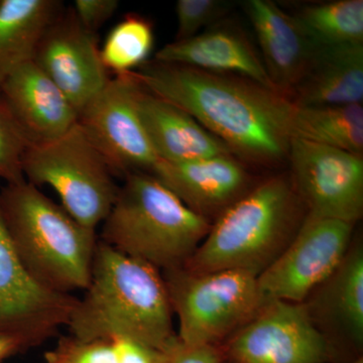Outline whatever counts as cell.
<instances>
[{
  "mask_svg": "<svg viewBox=\"0 0 363 363\" xmlns=\"http://www.w3.org/2000/svg\"><path fill=\"white\" fill-rule=\"evenodd\" d=\"M138 81L130 73L109 79L78 112V124L113 174L150 173L159 162L136 107Z\"/></svg>",
  "mask_w": 363,
  "mask_h": 363,
  "instance_id": "obj_11",
  "label": "cell"
},
{
  "mask_svg": "<svg viewBox=\"0 0 363 363\" xmlns=\"http://www.w3.org/2000/svg\"><path fill=\"white\" fill-rule=\"evenodd\" d=\"M307 214L290 175L269 177L212 223L182 267L193 274L240 269L259 277L290 245Z\"/></svg>",
  "mask_w": 363,
  "mask_h": 363,
  "instance_id": "obj_3",
  "label": "cell"
},
{
  "mask_svg": "<svg viewBox=\"0 0 363 363\" xmlns=\"http://www.w3.org/2000/svg\"><path fill=\"white\" fill-rule=\"evenodd\" d=\"M294 135L363 157L362 104L296 106Z\"/></svg>",
  "mask_w": 363,
  "mask_h": 363,
  "instance_id": "obj_22",
  "label": "cell"
},
{
  "mask_svg": "<svg viewBox=\"0 0 363 363\" xmlns=\"http://www.w3.org/2000/svg\"><path fill=\"white\" fill-rule=\"evenodd\" d=\"M292 16L317 45L363 44L362 0L317 2Z\"/></svg>",
  "mask_w": 363,
  "mask_h": 363,
  "instance_id": "obj_23",
  "label": "cell"
},
{
  "mask_svg": "<svg viewBox=\"0 0 363 363\" xmlns=\"http://www.w3.org/2000/svg\"><path fill=\"white\" fill-rule=\"evenodd\" d=\"M150 174L211 223L257 184L245 162L233 155L184 162L159 161Z\"/></svg>",
  "mask_w": 363,
  "mask_h": 363,
  "instance_id": "obj_14",
  "label": "cell"
},
{
  "mask_svg": "<svg viewBox=\"0 0 363 363\" xmlns=\"http://www.w3.org/2000/svg\"><path fill=\"white\" fill-rule=\"evenodd\" d=\"M28 351L25 345L16 339L0 337V363H4L20 353Z\"/></svg>",
  "mask_w": 363,
  "mask_h": 363,
  "instance_id": "obj_31",
  "label": "cell"
},
{
  "mask_svg": "<svg viewBox=\"0 0 363 363\" xmlns=\"http://www.w3.org/2000/svg\"><path fill=\"white\" fill-rule=\"evenodd\" d=\"M0 100L30 145L56 140L78 121L75 107L33 61L0 84Z\"/></svg>",
  "mask_w": 363,
  "mask_h": 363,
  "instance_id": "obj_16",
  "label": "cell"
},
{
  "mask_svg": "<svg viewBox=\"0 0 363 363\" xmlns=\"http://www.w3.org/2000/svg\"><path fill=\"white\" fill-rule=\"evenodd\" d=\"M0 2H1V0H0Z\"/></svg>",
  "mask_w": 363,
  "mask_h": 363,
  "instance_id": "obj_33",
  "label": "cell"
},
{
  "mask_svg": "<svg viewBox=\"0 0 363 363\" xmlns=\"http://www.w3.org/2000/svg\"><path fill=\"white\" fill-rule=\"evenodd\" d=\"M118 6L117 0H76L73 11L83 28L96 33L116 13Z\"/></svg>",
  "mask_w": 363,
  "mask_h": 363,
  "instance_id": "obj_29",
  "label": "cell"
},
{
  "mask_svg": "<svg viewBox=\"0 0 363 363\" xmlns=\"http://www.w3.org/2000/svg\"><path fill=\"white\" fill-rule=\"evenodd\" d=\"M116 352L117 363H162L164 351L155 350L128 338L111 339Z\"/></svg>",
  "mask_w": 363,
  "mask_h": 363,
  "instance_id": "obj_30",
  "label": "cell"
},
{
  "mask_svg": "<svg viewBox=\"0 0 363 363\" xmlns=\"http://www.w3.org/2000/svg\"><path fill=\"white\" fill-rule=\"evenodd\" d=\"M348 363H363V360H362V358H358V359L354 360V362H348Z\"/></svg>",
  "mask_w": 363,
  "mask_h": 363,
  "instance_id": "obj_32",
  "label": "cell"
},
{
  "mask_svg": "<svg viewBox=\"0 0 363 363\" xmlns=\"http://www.w3.org/2000/svg\"><path fill=\"white\" fill-rule=\"evenodd\" d=\"M28 145L23 131L0 100V181L11 184L25 179L23 161Z\"/></svg>",
  "mask_w": 363,
  "mask_h": 363,
  "instance_id": "obj_26",
  "label": "cell"
},
{
  "mask_svg": "<svg viewBox=\"0 0 363 363\" xmlns=\"http://www.w3.org/2000/svg\"><path fill=\"white\" fill-rule=\"evenodd\" d=\"M78 298L55 292L21 264L0 214V337L16 339L30 350L68 326Z\"/></svg>",
  "mask_w": 363,
  "mask_h": 363,
  "instance_id": "obj_12",
  "label": "cell"
},
{
  "mask_svg": "<svg viewBox=\"0 0 363 363\" xmlns=\"http://www.w3.org/2000/svg\"><path fill=\"white\" fill-rule=\"evenodd\" d=\"M161 271L100 241L89 285L68 323L81 340L128 338L160 351L178 336Z\"/></svg>",
  "mask_w": 363,
  "mask_h": 363,
  "instance_id": "obj_2",
  "label": "cell"
},
{
  "mask_svg": "<svg viewBox=\"0 0 363 363\" xmlns=\"http://www.w3.org/2000/svg\"><path fill=\"white\" fill-rule=\"evenodd\" d=\"M55 0L0 2V84L35 58L40 40L61 13Z\"/></svg>",
  "mask_w": 363,
  "mask_h": 363,
  "instance_id": "obj_21",
  "label": "cell"
},
{
  "mask_svg": "<svg viewBox=\"0 0 363 363\" xmlns=\"http://www.w3.org/2000/svg\"><path fill=\"white\" fill-rule=\"evenodd\" d=\"M0 214L14 252L33 278L62 294L87 289L96 231L81 225L26 179L1 188Z\"/></svg>",
  "mask_w": 363,
  "mask_h": 363,
  "instance_id": "obj_4",
  "label": "cell"
},
{
  "mask_svg": "<svg viewBox=\"0 0 363 363\" xmlns=\"http://www.w3.org/2000/svg\"><path fill=\"white\" fill-rule=\"evenodd\" d=\"M130 74L194 117L245 164L272 168L288 162L296 105L278 91L242 76L155 60Z\"/></svg>",
  "mask_w": 363,
  "mask_h": 363,
  "instance_id": "obj_1",
  "label": "cell"
},
{
  "mask_svg": "<svg viewBox=\"0 0 363 363\" xmlns=\"http://www.w3.org/2000/svg\"><path fill=\"white\" fill-rule=\"evenodd\" d=\"M96 33L83 28L73 11L60 13L40 40L33 62L80 111L108 82Z\"/></svg>",
  "mask_w": 363,
  "mask_h": 363,
  "instance_id": "obj_13",
  "label": "cell"
},
{
  "mask_svg": "<svg viewBox=\"0 0 363 363\" xmlns=\"http://www.w3.org/2000/svg\"><path fill=\"white\" fill-rule=\"evenodd\" d=\"M155 61L242 76L276 90L250 38L238 26L223 21L191 39L164 45Z\"/></svg>",
  "mask_w": 363,
  "mask_h": 363,
  "instance_id": "obj_17",
  "label": "cell"
},
{
  "mask_svg": "<svg viewBox=\"0 0 363 363\" xmlns=\"http://www.w3.org/2000/svg\"><path fill=\"white\" fill-rule=\"evenodd\" d=\"M211 225L156 177L133 172L124 176L123 186L102 223L101 241L166 272L184 267Z\"/></svg>",
  "mask_w": 363,
  "mask_h": 363,
  "instance_id": "obj_5",
  "label": "cell"
},
{
  "mask_svg": "<svg viewBox=\"0 0 363 363\" xmlns=\"http://www.w3.org/2000/svg\"><path fill=\"white\" fill-rule=\"evenodd\" d=\"M179 340L189 345H218L266 302L257 276L240 269L193 274L184 267L162 274Z\"/></svg>",
  "mask_w": 363,
  "mask_h": 363,
  "instance_id": "obj_6",
  "label": "cell"
},
{
  "mask_svg": "<svg viewBox=\"0 0 363 363\" xmlns=\"http://www.w3.org/2000/svg\"><path fill=\"white\" fill-rule=\"evenodd\" d=\"M291 180L308 214L354 225L363 213V157L294 138Z\"/></svg>",
  "mask_w": 363,
  "mask_h": 363,
  "instance_id": "obj_9",
  "label": "cell"
},
{
  "mask_svg": "<svg viewBox=\"0 0 363 363\" xmlns=\"http://www.w3.org/2000/svg\"><path fill=\"white\" fill-rule=\"evenodd\" d=\"M136 107L143 130L160 161L184 162L233 155L225 143L188 112L152 94L140 84L136 93Z\"/></svg>",
  "mask_w": 363,
  "mask_h": 363,
  "instance_id": "obj_18",
  "label": "cell"
},
{
  "mask_svg": "<svg viewBox=\"0 0 363 363\" xmlns=\"http://www.w3.org/2000/svg\"><path fill=\"white\" fill-rule=\"evenodd\" d=\"M154 43L152 23L138 14H128L107 35L100 57L107 71L123 75L147 63Z\"/></svg>",
  "mask_w": 363,
  "mask_h": 363,
  "instance_id": "obj_24",
  "label": "cell"
},
{
  "mask_svg": "<svg viewBox=\"0 0 363 363\" xmlns=\"http://www.w3.org/2000/svg\"><path fill=\"white\" fill-rule=\"evenodd\" d=\"M291 100L298 107L362 104L363 44L319 45Z\"/></svg>",
  "mask_w": 363,
  "mask_h": 363,
  "instance_id": "obj_19",
  "label": "cell"
},
{
  "mask_svg": "<svg viewBox=\"0 0 363 363\" xmlns=\"http://www.w3.org/2000/svg\"><path fill=\"white\" fill-rule=\"evenodd\" d=\"M225 358L219 345H189L177 338L164 351L162 363H223Z\"/></svg>",
  "mask_w": 363,
  "mask_h": 363,
  "instance_id": "obj_28",
  "label": "cell"
},
{
  "mask_svg": "<svg viewBox=\"0 0 363 363\" xmlns=\"http://www.w3.org/2000/svg\"><path fill=\"white\" fill-rule=\"evenodd\" d=\"M231 363H233V362H231Z\"/></svg>",
  "mask_w": 363,
  "mask_h": 363,
  "instance_id": "obj_34",
  "label": "cell"
},
{
  "mask_svg": "<svg viewBox=\"0 0 363 363\" xmlns=\"http://www.w3.org/2000/svg\"><path fill=\"white\" fill-rule=\"evenodd\" d=\"M353 227L307 214L290 245L257 277L264 298L305 303L342 262Z\"/></svg>",
  "mask_w": 363,
  "mask_h": 363,
  "instance_id": "obj_10",
  "label": "cell"
},
{
  "mask_svg": "<svg viewBox=\"0 0 363 363\" xmlns=\"http://www.w3.org/2000/svg\"><path fill=\"white\" fill-rule=\"evenodd\" d=\"M259 43L260 58L272 85L290 98L311 65L318 47L292 13L272 0L241 4Z\"/></svg>",
  "mask_w": 363,
  "mask_h": 363,
  "instance_id": "obj_15",
  "label": "cell"
},
{
  "mask_svg": "<svg viewBox=\"0 0 363 363\" xmlns=\"http://www.w3.org/2000/svg\"><path fill=\"white\" fill-rule=\"evenodd\" d=\"M306 304L314 322L331 327L359 347L363 343V250L357 242ZM313 292V293H314Z\"/></svg>",
  "mask_w": 363,
  "mask_h": 363,
  "instance_id": "obj_20",
  "label": "cell"
},
{
  "mask_svg": "<svg viewBox=\"0 0 363 363\" xmlns=\"http://www.w3.org/2000/svg\"><path fill=\"white\" fill-rule=\"evenodd\" d=\"M223 350L233 363H323L330 345L305 303L269 298Z\"/></svg>",
  "mask_w": 363,
  "mask_h": 363,
  "instance_id": "obj_8",
  "label": "cell"
},
{
  "mask_svg": "<svg viewBox=\"0 0 363 363\" xmlns=\"http://www.w3.org/2000/svg\"><path fill=\"white\" fill-rule=\"evenodd\" d=\"M44 357L45 363H117L112 340H81L72 335L60 338Z\"/></svg>",
  "mask_w": 363,
  "mask_h": 363,
  "instance_id": "obj_27",
  "label": "cell"
},
{
  "mask_svg": "<svg viewBox=\"0 0 363 363\" xmlns=\"http://www.w3.org/2000/svg\"><path fill=\"white\" fill-rule=\"evenodd\" d=\"M23 173L35 187H51L68 214L95 231L118 193L113 172L78 123L56 140L28 145Z\"/></svg>",
  "mask_w": 363,
  "mask_h": 363,
  "instance_id": "obj_7",
  "label": "cell"
},
{
  "mask_svg": "<svg viewBox=\"0 0 363 363\" xmlns=\"http://www.w3.org/2000/svg\"><path fill=\"white\" fill-rule=\"evenodd\" d=\"M233 7L228 0H178L175 40L191 39L203 28L220 23Z\"/></svg>",
  "mask_w": 363,
  "mask_h": 363,
  "instance_id": "obj_25",
  "label": "cell"
}]
</instances>
